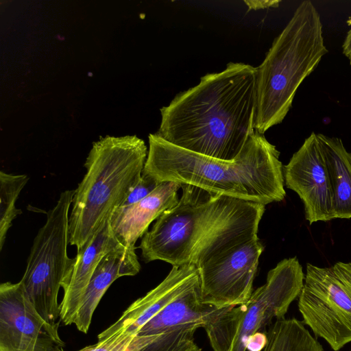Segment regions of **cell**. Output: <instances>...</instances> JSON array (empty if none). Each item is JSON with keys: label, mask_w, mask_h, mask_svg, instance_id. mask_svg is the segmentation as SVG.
Segmentation results:
<instances>
[{"label": "cell", "mask_w": 351, "mask_h": 351, "mask_svg": "<svg viewBox=\"0 0 351 351\" xmlns=\"http://www.w3.org/2000/svg\"><path fill=\"white\" fill-rule=\"evenodd\" d=\"M136 247L119 245L100 261L82 298L73 324L87 333L93 313L101 299L114 281L122 276H134L141 269L135 252Z\"/></svg>", "instance_id": "16"}, {"label": "cell", "mask_w": 351, "mask_h": 351, "mask_svg": "<svg viewBox=\"0 0 351 351\" xmlns=\"http://www.w3.org/2000/svg\"><path fill=\"white\" fill-rule=\"evenodd\" d=\"M267 342L266 332H257L248 339L247 350L250 351H262Z\"/></svg>", "instance_id": "22"}, {"label": "cell", "mask_w": 351, "mask_h": 351, "mask_svg": "<svg viewBox=\"0 0 351 351\" xmlns=\"http://www.w3.org/2000/svg\"><path fill=\"white\" fill-rule=\"evenodd\" d=\"M280 152L256 130L232 160L198 154L149 135L143 173L158 180L189 184L209 193L267 205L286 192Z\"/></svg>", "instance_id": "3"}, {"label": "cell", "mask_w": 351, "mask_h": 351, "mask_svg": "<svg viewBox=\"0 0 351 351\" xmlns=\"http://www.w3.org/2000/svg\"><path fill=\"white\" fill-rule=\"evenodd\" d=\"M214 308L202 303L199 285L189 289L141 328L137 335L158 336L142 351H201L194 334Z\"/></svg>", "instance_id": "12"}, {"label": "cell", "mask_w": 351, "mask_h": 351, "mask_svg": "<svg viewBox=\"0 0 351 351\" xmlns=\"http://www.w3.org/2000/svg\"><path fill=\"white\" fill-rule=\"evenodd\" d=\"M180 189L181 185L177 182H162L140 202L117 208L110 223L120 243L135 247L136 241L147 231L150 223L178 203Z\"/></svg>", "instance_id": "15"}, {"label": "cell", "mask_w": 351, "mask_h": 351, "mask_svg": "<svg viewBox=\"0 0 351 351\" xmlns=\"http://www.w3.org/2000/svg\"><path fill=\"white\" fill-rule=\"evenodd\" d=\"M296 256L285 258L269 270L265 283L241 304L215 308L204 326L213 351H245L249 338L266 332L274 319L285 317L304 282Z\"/></svg>", "instance_id": "6"}, {"label": "cell", "mask_w": 351, "mask_h": 351, "mask_svg": "<svg viewBox=\"0 0 351 351\" xmlns=\"http://www.w3.org/2000/svg\"><path fill=\"white\" fill-rule=\"evenodd\" d=\"M75 190L60 195L35 237L20 280L31 302L47 322L59 324L58 298L73 258L67 254L69 219Z\"/></svg>", "instance_id": "7"}, {"label": "cell", "mask_w": 351, "mask_h": 351, "mask_svg": "<svg viewBox=\"0 0 351 351\" xmlns=\"http://www.w3.org/2000/svg\"><path fill=\"white\" fill-rule=\"evenodd\" d=\"M26 174L0 171V250L5 241L12 221L22 210L16 207L19 195L29 180Z\"/></svg>", "instance_id": "19"}, {"label": "cell", "mask_w": 351, "mask_h": 351, "mask_svg": "<svg viewBox=\"0 0 351 351\" xmlns=\"http://www.w3.org/2000/svg\"><path fill=\"white\" fill-rule=\"evenodd\" d=\"M266 334L267 342L262 351H324L304 324L295 318L275 320Z\"/></svg>", "instance_id": "18"}, {"label": "cell", "mask_w": 351, "mask_h": 351, "mask_svg": "<svg viewBox=\"0 0 351 351\" xmlns=\"http://www.w3.org/2000/svg\"><path fill=\"white\" fill-rule=\"evenodd\" d=\"M151 176L142 173L138 182L131 189L121 207L134 204L145 198L160 184Z\"/></svg>", "instance_id": "21"}, {"label": "cell", "mask_w": 351, "mask_h": 351, "mask_svg": "<svg viewBox=\"0 0 351 351\" xmlns=\"http://www.w3.org/2000/svg\"><path fill=\"white\" fill-rule=\"evenodd\" d=\"M58 327L40 315L20 281L0 285V351H60Z\"/></svg>", "instance_id": "10"}, {"label": "cell", "mask_w": 351, "mask_h": 351, "mask_svg": "<svg viewBox=\"0 0 351 351\" xmlns=\"http://www.w3.org/2000/svg\"><path fill=\"white\" fill-rule=\"evenodd\" d=\"M264 246L257 235L218 251L197 266L202 303L218 308L246 302Z\"/></svg>", "instance_id": "9"}, {"label": "cell", "mask_w": 351, "mask_h": 351, "mask_svg": "<svg viewBox=\"0 0 351 351\" xmlns=\"http://www.w3.org/2000/svg\"><path fill=\"white\" fill-rule=\"evenodd\" d=\"M180 185L178 203L142 237L138 248L145 263L197 267L221 249L257 235L265 205Z\"/></svg>", "instance_id": "2"}, {"label": "cell", "mask_w": 351, "mask_h": 351, "mask_svg": "<svg viewBox=\"0 0 351 351\" xmlns=\"http://www.w3.org/2000/svg\"><path fill=\"white\" fill-rule=\"evenodd\" d=\"M280 1H271V0H261V1H244V3L247 5L250 10H261L269 8H276L278 6Z\"/></svg>", "instance_id": "23"}, {"label": "cell", "mask_w": 351, "mask_h": 351, "mask_svg": "<svg viewBox=\"0 0 351 351\" xmlns=\"http://www.w3.org/2000/svg\"><path fill=\"white\" fill-rule=\"evenodd\" d=\"M285 184L300 197L311 225L334 219L333 195L322 146L315 132L283 167Z\"/></svg>", "instance_id": "11"}, {"label": "cell", "mask_w": 351, "mask_h": 351, "mask_svg": "<svg viewBox=\"0 0 351 351\" xmlns=\"http://www.w3.org/2000/svg\"><path fill=\"white\" fill-rule=\"evenodd\" d=\"M350 29L348 32L342 45L343 53L348 58L351 64V19L348 21Z\"/></svg>", "instance_id": "24"}, {"label": "cell", "mask_w": 351, "mask_h": 351, "mask_svg": "<svg viewBox=\"0 0 351 351\" xmlns=\"http://www.w3.org/2000/svg\"><path fill=\"white\" fill-rule=\"evenodd\" d=\"M199 285L197 267L173 266L166 278L144 296L135 300L110 327L98 335V341L119 331L137 335L141 328L182 293Z\"/></svg>", "instance_id": "13"}, {"label": "cell", "mask_w": 351, "mask_h": 351, "mask_svg": "<svg viewBox=\"0 0 351 351\" xmlns=\"http://www.w3.org/2000/svg\"><path fill=\"white\" fill-rule=\"evenodd\" d=\"M256 67L229 62L160 109L156 133L182 149L232 160L254 132Z\"/></svg>", "instance_id": "1"}, {"label": "cell", "mask_w": 351, "mask_h": 351, "mask_svg": "<svg viewBox=\"0 0 351 351\" xmlns=\"http://www.w3.org/2000/svg\"><path fill=\"white\" fill-rule=\"evenodd\" d=\"M145 142L134 136H106L93 144L86 173L75 189L69 219V244L84 248L121 206L140 180L147 157Z\"/></svg>", "instance_id": "4"}, {"label": "cell", "mask_w": 351, "mask_h": 351, "mask_svg": "<svg viewBox=\"0 0 351 351\" xmlns=\"http://www.w3.org/2000/svg\"><path fill=\"white\" fill-rule=\"evenodd\" d=\"M154 338L119 331L97 343L77 351H142L150 345ZM60 351H64L63 348Z\"/></svg>", "instance_id": "20"}, {"label": "cell", "mask_w": 351, "mask_h": 351, "mask_svg": "<svg viewBox=\"0 0 351 351\" xmlns=\"http://www.w3.org/2000/svg\"><path fill=\"white\" fill-rule=\"evenodd\" d=\"M121 244L109 220L84 248L77 252L61 285L64 295L60 318L65 325L73 324L83 295L101 258Z\"/></svg>", "instance_id": "14"}, {"label": "cell", "mask_w": 351, "mask_h": 351, "mask_svg": "<svg viewBox=\"0 0 351 351\" xmlns=\"http://www.w3.org/2000/svg\"><path fill=\"white\" fill-rule=\"evenodd\" d=\"M298 305L302 322L334 351L351 342V262L307 263Z\"/></svg>", "instance_id": "8"}, {"label": "cell", "mask_w": 351, "mask_h": 351, "mask_svg": "<svg viewBox=\"0 0 351 351\" xmlns=\"http://www.w3.org/2000/svg\"><path fill=\"white\" fill-rule=\"evenodd\" d=\"M317 135L330 181L334 219H351V153L341 138Z\"/></svg>", "instance_id": "17"}, {"label": "cell", "mask_w": 351, "mask_h": 351, "mask_svg": "<svg viewBox=\"0 0 351 351\" xmlns=\"http://www.w3.org/2000/svg\"><path fill=\"white\" fill-rule=\"evenodd\" d=\"M328 52L320 15L313 3L305 0L256 67L258 132L263 134L284 120L298 88Z\"/></svg>", "instance_id": "5"}]
</instances>
